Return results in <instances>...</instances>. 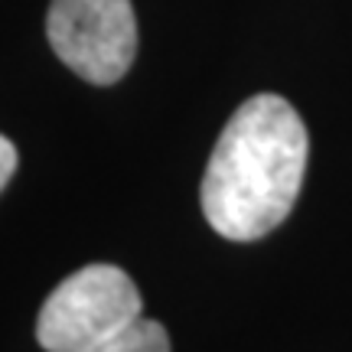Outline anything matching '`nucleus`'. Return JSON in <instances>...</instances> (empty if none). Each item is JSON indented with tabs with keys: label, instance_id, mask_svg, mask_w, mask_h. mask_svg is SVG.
Masks as SVG:
<instances>
[{
	"label": "nucleus",
	"instance_id": "obj_2",
	"mask_svg": "<svg viewBox=\"0 0 352 352\" xmlns=\"http://www.w3.org/2000/svg\"><path fill=\"white\" fill-rule=\"evenodd\" d=\"M140 320V290L114 264H88L52 290L36 316L46 352H91Z\"/></svg>",
	"mask_w": 352,
	"mask_h": 352
},
{
	"label": "nucleus",
	"instance_id": "obj_4",
	"mask_svg": "<svg viewBox=\"0 0 352 352\" xmlns=\"http://www.w3.org/2000/svg\"><path fill=\"white\" fill-rule=\"evenodd\" d=\"M91 352H170V336L157 320H134L124 333H118L114 340L101 342Z\"/></svg>",
	"mask_w": 352,
	"mask_h": 352
},
{
	"label": "nucleus",
	"instance_id": "obj_5",
	"mask_svg": "<svg viewBox=\"0 0 352 352\" xmlns=\"http://www.w3.org/2000/svg\"><path fill=\"white\" fill-rule=\"evenodd\" d=\"M13 170H16V147H13L10 140L0 134V189L10 183Z\"/></svg>",
	"mask_w": 352,
	"mask_h": 352
},
{
	"label": "nucleus",
	"instance_id": "obj_1",
	"mask_svg": "<svg viewBox=\"0 0 352 352\" xmlns=\"http://www.w3.org/2000/svg\"><path fill=\"white\" fill-rule=\"evenodd\" d=\"M310 138L280 95H254L228 118L202 176V215L228 241H258L290 215Z\"/></svg>",
	"mask_w": 352,
	"mask_h": 352
},
{
	"label": "nucleus",
	"instance_id": "obj_3",
	"mask_svg": "<svg viewBox=\"0 0 352 352\" xmlns=\"http://www.w3.org/2000/svg\"><path fill=\"white\" fill-rule=\"evenodd\" d=\"M46 36L78 78L114 85L138 56V16L131 0H52Z\"/></svg>",
	"mask_w": 352,
	"mask_h": 352
}]
</instances>
